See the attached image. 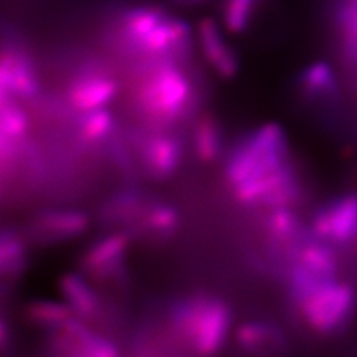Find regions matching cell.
Returning a JSON list of instances; mask_svg holds the SVG:
<instances>
[{
  "label": "cell",
  "instance_id": "6da1fadb",
  "mask_svg": "<svg viewBox=\"0 0 357 357\" xmlns=\"http://www.w3.org/2000/svg\"><path fill=\"white\" fill-rule=\"evenodd\" d=\"M226 176L244 205L290 207L300 196L286 133L275 123L259 126L235 146L227 160Z\"/></svg>",
  "mask_w": 357,
  "mask_h": 357
},
{
  "label": "cell",
  "instance_id": "7a4b0ae2",
  "mask_svg": "<svg viewBox=\"0 0 357 357\" xmlns=\"http://www.w3.org/2000/svg\"><path fill=\"white\" fill-rule=\"evenodd\" d=\"M230 325L231 311L227 302L212 295H195L172 304L168 337L193 354L209 356L222 349Z\"/></svg>",
  "mask_w": 357,
  "mask_h": 357
},
{
  "label": "cell",
  "instance_id": "3957f363",
  "mask_svg": "<svg viewBox=\"0 0 357 357\" xmlns=\"http://www.w3.org/2000/svg\"><path fill=\"white\" fill-rule=\"evenodd\" d=\"M135 103L147 119L168 125L182 119L191 110L192 82L175 61H151L142 72Z\"/></svg>",
  "mask_w": 357,
  "mask_h": 357
},
{
  "label": "cell",
  "instance_id": "277c9868",
  "mask_svg": "<svg viewBox=\"0 0 357 357\" xmlns=\"http://www.w3.org/2000/svg\"><path fill=\"white\" fill-rule=\"evenodd\" d=\"M91 225V216L78 206L45 205L36 209L20 230L28 246L50 248L82 236Z\"/></svg>",
  "mask_w": 357,
  "mask_h": 357
},
{
  "label": "cell",
  "instance_id": "5b68a950",
  "mask_svg": "<svg viewBox=\"0 0 357 357\" xmlns=\"http://www.w3.org/2000/svg\"><path fill=\"white\" fill-rule=\"evenodd\" d=\"M131 241L124 230H112L95 239L81 253L79 273L96 287L121 286Z\"/></svg>",
  "mask_w": 357,
  "mask_h": 357
},
{
  "label": "cell",
  "instance_id": "8992f818",
  "mask_svg": "<svg viewBox=\"0 0 357 357\" xmlns=\"http://www.w3.org/2000/svg\"><path fill=\"white\" fill-rule=\"evenodd\" d=\"M304 319L320 334L342 330L354 311L355 293L351 284L333 280L301 301Z\"/></svg>",
  "mask_w": 357,
  "mask_h": 357
},
{
  "label": "cell",
  "instance_id": "52a82bcc",
  "mask_svg": "<svg viewBox=\"0 0 357 357\" xmlns=\"http://www.w3.org/2000/svg\"><path fill=\"white\" fill-rule=\"evenodd\" d=\"M43 348L52 356L115 357V341L72 316L57 328L44 333Z\"/></svg>",
  "mask_w": 357,
  "mask_h": 357
},
{
  "label": "cell",
  "instance_id": "ba28073f",
  "mask_svg": "<svg viewBox=\"0 0 357 357\" xmlns=\"http://www.w3.org/2000/svg\"><path fill=\"white\" fill-rule=\"evenodd\" d=\"M119 82L105 68L86 66L68 78L59 98L77 114L108 108L119 94Z\"/></svg>",
  "mask_w": 357,
  "mask_h": 357
},
{
  "label": "cell",
  "instance_id": "9c48e42d",
  "mask_svg": "<svg viewBox=\"0 0 357 357\" xmlns=\"http://www.w3.org/2000/svg\"><path fill=\"white\" fill-rule=\"evenodd\" d=\"M58 287L61 301L73 316L107 335L105 331L112 324V310L98 288L79 272L64 274Z\"/></svg>",
  "mask_w": 357,
  "mask_h": 357
},
{
  "label": "cell",
  "instance_id": "30bf717a",
  "mask_svg": "<svg viewBox=\"0 0 357 357\" xmlns=\"http://www.w3.org/2000/svg\"><path fill=\"white\" fill-rule=\"evenodd\" d=\"M42 91L40 72L24 52L0 50V108L19 102L27 105Z\"/></svg>",
  "mask_w": 357,
  "mask_h": 357
},
{
  "label": "cell",
  "instance_id": "8fae6325",
  "mask_svg": "<svg viewBox=\"0 0 357 357\" xmlns=\"http://www.w3.org/2000/svg\"><path fill=\"white\" fill-rule=\"evenodd\" d=\"M311 234L328 244H348L356 236L357 199L354 193L321 206L312 219Z\"/></svg>",
  "mask_w": 357,
  "mask_h": 357
},
{
  "label": "cell",
  "instance_id": "7c38bea8",
  "mask_svg": "<svg viewBox=\"0 0 357 357\" xmlns=\"http://www.w3.org/2000/svg\"><path fill=\"white\" fill-rule=\"evenodd\" d=\"M137 145L140 163L152 178H170L182 163V142L172 133H153L140 139Z\"/></svg>",
  "mask_w": 357,
  "mask_h": 357
},
{
  "label": "cell",
  "instance_id": "4fadbf2b",
  "mask_svg": "<svg viewBox=\"0 0 357 357\" xmlns=\"http://www.w3.org/2000/svg\"><path fill=\"white\" fill-rule=\"evenodd\" d=\"M178 227L179 214L172 204L146 196L126 231L132 238L163 242L174 236Z\"/></svg>",
  "mask_w": 357,
  "mask_h": 357
},
{
  "label": "cell",
  "instance_id": "5bb4252c",
  "mask_svg": "<svg viewBox=\"0 0 357 357\" xmlns=\"http://www.w3.org/2000/svg\"><path fill=\"white\" fill-rule=\"evenodd\" d=\"M198 38L206 61L221 78L231 79L239 70L237 52L213 19H204L199 24Z\"/></svg>",
  "mask_w": 357,
  "mask_h": 357
},
{
  "label": "cell",
  "instance_id": "9a60e30c",
  "mask_svg": "<svg viewBox=\"0 0 357 357\" xmlns=\"http://www.w3.org/2000/svg\"><path fill=\"white\" fill-rule=\"evenodd\" d=\"M297 87L307 103L331 105L339 100L337 75L326 61H314L304 68L297 80Z\"/></svg>",
  "mask_w": 357,
  "mask_h": 357
},
{
  "label": "cell",
  "instance_id": "2e32d148",
  "mask_svg": "<svg viewBox=\"0 0 357 357\" xmlns=\"http://www.w3.org/2000/svg\"><path fill=\"white\" fill-rule=\"evenodd\" d=\"M239 347L256 355H277L287 348L286 337L275 324L267 320H250L237 330Z\"/></svg>",
  "mask_w": 357,
  "mask_h": 357
},
{
  "label": "cell",
  "instance_id": "e0dca14e",
  "mask_svg": "<svg viewBox=\"0 0 357 357\" xmlns=\"http://www.w3.org/2000/svg\"><path fill=\"white\" fill-rule=\"evenodd\" d=\"M28 248L20 230L0 228V282L13 283L24 275Z\"/></svg>",
  "mask_w": 357,
  "mask_h": 357
},
{
  "label": "cell",
  "instance_id": "ac0fdd59",
  "mask_svg": "<svg viewBox=\"0 0 357 357\" xmlns=\"http://www.w3.org/2000/svg\"><path fill=\"white\" fill-rule=\"evenodd\" d=\"M73 316L63 301L35 300L26 307L28 321L43 333L61 326Z\"/></svg>",
  "mask_w": 357,
  "mask_h": 357
},
{
  "label": "cell",
  "instance_id": "d6986e66",
  "mask_svg": "<svg viewBox=\"0 0 357 357\" xmlns=\"http://www.w3.org/2000/svg\"><path fill=\"white\" fill-rule=\"evenodd\" d=\"M193 147L199 159L204 162L215 161L222 152V132L214 117L205 116L193 130Z\"/></svg>",
  "mask_w": 357,
  "mask_h": 357
},
{
  "label": "cell",
  "instance_id": "ffe728a7",
  "mask_svg": "<svg viewBox=\"0 0 357 357\" xmlns=\"http://www.w3.org/2000/svg\"><path fill=\"white\" fill-rule=\"evenodd\" d=\"M337 24L344 61L355 68L356 59V0H339Z\"/></svg>",
  "mask_w": 357,
  "mask_h": 357
},
{
  "label": "cell",
  "instance_id": "44dd1931",
  "mask_svg": "<svg viewBox=\"0 0 357 357\" xmlns=\"http://www.w3.org/2000/svg\"><path fill=\"white\" fill-rule=\"evenodd\" d=\"M259 0H225L222 20L231 34H244L256 19Z\"/></svg>",
  "mask_w": 357,
  "mask_h": 357
},
{
  "label": "cell",
  "instance_id": "7402d4cb",
  "mask_svg": "<svg viewBox=\"0 0 357 357\" xmlns=\"http://www.w3.org/2000/svg\"><path fill=\"white\" fill-rule=\"evenodd\" d=\"M10 341V331L6 319L3 317V311H0V351L8 347Z\"/></svg>",
  "mask_w": 357,
  "mask_h": 357
},
{
  "label": "cell",
  "instance_id": "603a6c76",
  "mask_svg": "<svg viewBox=\"0 0 357 357\" xmlns=\"http://www.w3.org/2000/svg\"><path fill=\"white\" fill-rule=\"evenodd\" d=\"M10 295H12L10 283L0 282V311H3V307L10 301Z\"/></svg>",
  "mask_w": 357,
  "mask_h": 357
},
{
  "label": "cell",
  "instance_id": "cb8c5ba5",
  "mask_svg": "<svg viewBox=\"0 0 357 357\" xmlns=\"http://www.w3.org/2000/svg\"><path fill=\"white\" fill-rule=\"evenodd\" d=\"M179 1H182L183 3H188V5H196V3H200L204 0H179Z\"/></svg>",
  "mask_w": 357,
  "mask_h": 357
}]
</instances>
